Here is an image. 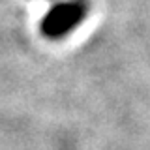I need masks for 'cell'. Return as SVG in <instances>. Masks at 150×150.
<instances>
[{
  "label": "cell",
  "instance_id": "obj_1",
  "mask_svg": "<svg viewBox=\"0 0 150 150\" xmlns=\"http://www.w3.org/2000/svg\"><path fill=\"white\" fill-rule=\"evenodd\" d=\"M88 13L86 0H62L54 4L41 19V34L49 40H60L77 28Z\"/></svg>",
  "mask_w": 150,
  "mask_h": 150
}]
</instances>
